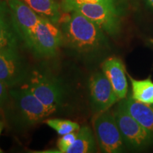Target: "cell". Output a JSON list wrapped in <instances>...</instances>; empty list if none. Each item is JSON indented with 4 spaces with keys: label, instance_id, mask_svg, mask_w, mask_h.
Instances as JSON below:
<instances>
[{
    "label": "cell",
    "instance_id": "obj_14",
    "mask_svg": "<svg viewBox=\"0 0 153 153\" xmlns=\"http://www.w3.org/2000/svg\"><path fill=\"white\" fill-rule=\"evenodd\" d=\"M39 16L56 24L61 19L60 6L55 0H22Z\"/></svg>",
    "mask_w": 153,
    "mask_h": 153
},
{
    "label": "cell",
    "instance_id": "obj_12",
    "mask_svg": "<svg viewBox=\"0 0 153 153\" xmlns=\"http://www.w3.org/2000/svg\"><path fill=\"white\" fill-rule=\"evenodd\" d=\"M20 39L7 0H0V49L17 48Z\"/></svg>",
    "mask_w": 153,
    "mask_h": 153
},
{
    "label": "cell",
    "instance_id": "obj_1",
    "mask_svg": "<svg viewBox=\"0 0 153 153\" xmlns=\"http://www.w3.org/2000/svg\"><path fill=\"white\" fill-rule=\"evenodd\" d=\"M62 25L63 41L80 53L97 52L108 45L105 32L78 11H70Z\"/></svg>",
    "mask_w": 153,
    "mask_h": 153
},
{
    "label": "cell",
    "instance_id": "obj_24",
    "mask_svg": "<svg viewBox=\"0 0 153 153\" xmlns=\"http://www.w3.org/2000/svg\"><path fill=\"white\" fill-rule=\"evenodd\" d=\"M152 43H153V40H152Z\"/></svg>",
    "mask_w": 153,
    "mask_h": 153
},
{
    "label": "cell",
    "instance_id": "obj_10",
    "mask_svg": "<svg viewBox=\"0 0 153 153\" xmlns=\"http://www.w3.org/2000/svg\"><path fill=\"white\" fill-rule=\"evenodd\" d=\"M20 39L24 41L39 23L42 17L22 0H7Z\"/></svg>",
    "mask_w": 153,
    "mask_h": 153
},
{
    "label": "cell",
    "instance_id": "obj_15",
    "mask_svg": "<svg viewBox=\"0 0 153 153\" xmlns=\"http://www.w3.org/2000/svg\"><path fill=\"white\" fill-rule=\"evenodd\" d=\"M96 152L94 136L90 128L84 126L77 132L74 143L68 149L66 153H90Z\"/></svg>",
    "mask_w": 153,
    "mask_h": 153
},
{
    "label": "cell",
    "instance_id": "obj_8",
    "mask_svg": "<svg viewBox=\"0 0 153 153\" xmlns=\"http://www.w3.org/2000/svg\"><path fill=\"white\" fill-rule=\"evenodd\" d=\"M28 75L17 48L0 49V80L9 88H14L26 81Z\"/></svg>",
    "mask_w": 153,
    "mask_h": 153
},
{
    "label": "cell",
    "instance_id": "obj_17",
    "mask_svg": "<svg viewBox=\"0 0 153 153\" xmlns=\"http://www.w3.org/2000/svg\"><path fill=\"white\" fill-rule=\"evenodd\" d=\"M44 123H46L51 128L55 130L60 136L72 132H77L81 128L76 122L70 120L60 119V118L47 119L44 120Z\"/></svg>",
    "mask_w": 153,
    "mask_h": 153
},
{
    "label": "cell",
    "instance_id": "obj_23",
    "mask_svg": "<svg viewBox=\"0 0 153 153\" xmlns=\"http://www.w3.org/2000/svg\"><path fill=\"white\" fill-rule=\"evenodd\" d=\"M0 121H2V120H1V116H0Z\"/></svg>",
    "mask_w": 153,
    "mask_h": 153
},
{
    "label": "cell",
    "instance_id": "obj_18",
    "mask_svg": "<svg viewBox=\"0 0 153 153\" xmlns=\"http://www.w3.org/2000/svg\"><path fill=\"white\" fill-rule=\"evenodd\" d=\"M78 132V131H77ZM77 132H72L62 135L57 141V148L59 152L66 153V151L73 144L77 137Z\"/></svg>",
    "mask_w": 153,
    "mask_h": 153
},
{
    "label": "cell",
    "instance_id": "obj_2",
    "mask_svg": "<svg viewBox=\"0 0 153 153\" xmlns=\"http://www.w3.org/2000/svg\"><path fill=\"white\" fill-rule=\"evenodd\" d=\"M63 9L68 12L78 11L90 19L110 36H116L120 31L118 14L99 2H86L79 0H63Z\"/></svg>",
    "mask_w": 153,
    "mask_h": 153
},
{
    "label": "cell",
    "instance_id": "obj_21",
    "mask_svg": "<svg viewBox=\"0 0 153 153\" xmlns=\"http://www.w3.org/2000/svg\"><path fill=\"white\" fill-rule=\"evenodd\" d=\"M145 2L150 9H153V0H145Z\"/></svg>",
    "mask_w": 153,
    "mask_h": 153
},
{
    "label": "cell",
    "instance_id": "obj_11",
    "mask_svg": "<svg viewBox=\"0 0 153 153\" xmlns=\"http://www.w3.org/2000/svg\"><path fill=\"white\" fill-rule=\"evenodd\" d=\"M102 72L106 76L119 100L126 98L128 94V81L126 69L118 57L107 58L101 65Z\"/></svg>",
    "mask_w": 153,
    "mask_h": 153
},
{
    "label": "cell",
    "instance_id": "obj_20",
    "mask_svg": "<svg viewBox=\"0 0 153 153\" xmlns=\"http://www.w3.org/2000/svg\"><path fill=\"white\" fill-rule=\"evenodd\" d=\"M96 1L106 6L111 10L119 15V11H118V9L116 7V0H96Z\"/></svg>",
    "mask_w": 153,
    "mask_h": 153
},
{
    "label": "cell",
    "instance_id": "obj_13",
    "mask_svg": "<svg viewBox=\"0 0 153 153\" xmlns=\"http://www.w3.org/2000/svg\"><path fill=\"white\" fill-rule=\"evenodd\" d=\"M122 101L128 113L153 135V104L137 101L132 97L124 99Z\"/></svg>",
    "mask_w": 153,
    "mask_h": 153
},
{
    "label": "cell",
    "instance_id": "obj_5",
    "mask_svg": "<svg viewBox=\"0 0 153 153\" xmlns=\"http://www.w3.org/2000/svg\"><path fill=\"white\" fill-rule=\"evenodd\" d=\"M113 113L125 145L131 148L139 150L152 144V134L145 129L128 113L123 101L118 105Z\"/></svg>",
    "mask_w": 153,
    "mask_h": 153
},
{
    "label": "cell",
    "instance_id": "obj_16",
    "mask_svg": "<svg viewBox=\"0 0 153 153\" xmlns=\"http://www.w3.org/2000/svg\"><path fill=\"white\" fill-rule=\"evenodd\" d=\"M131 82L132 98L135 100L153 104V82L150 78L137 80L128 74Z\"/></svg>",
    "mask_w": 153,
    "mask_h": 153
},
{
    "label": "cell",
    "instance_id": "obj_9",
    "mask_svg": "<svg viewBox=\"0 0 153 153\" xmlns=\"http://www.w3.org/2000/svg\"><path fill=\"white\" fill-rule=\"evenodd\" d=\"M89 93L92 109L96 114L109 110L119 100L103 72H97L89 79Z\"/></svg>",
    "mask_w": 153,
    "mask_h": 153
},
{
    "label": "cell",
    "instance_id": "obj_7",
    "mask_svg": "<svg viewBox=\"0 0 153 153\" xmlns=\"http://www.w3.org/2000/svg\"><path fill=\"white\" fill-rule=\"evenodd\" d=\"M9 96L26 123L33 125L43 121L44 118L55 111L43 104L28 88L24 86L9 90Z\"/></svg>",
    "mask_w": 153,
    "mask_h": 153
},
{
    "label": "cell",
    "instance_id": "obj_22",
    "mask_svg": "<svg viewBox=\"0 0 153 153\" xmlns=\"http://www.w3.org/2000/svg\"><path fill=\"white\" fill-rule=\"evenodd\" d=\"M3 128H4V123H3V121H0V135H1V132H2ZM2 152H3L2 150H1V149L0 148V153H1Z\"/></svg>",
    "mask_w": 153,
    "mask_h": 153
},
{
    "label": "cell",
    "instance_id": "obj_6",
    "mask_svg": "<svg viewBox=\"0 0 153 153\" xmlns=\"http://www.w3.org/2000/svg\"><path fill=\"white\" fill-rule=\"evenodd\" d=\"M96 137L102 152H123L125 143L118 129L114 113L109 110L96 114L93 120Z\"/></svg>",
    "mask_w": 153,
    "mask_h": 153
},
{
    "label": "cell",
    "instance_id": "obj_19",
    "mask_svg": "<svg viewBox=\"0 0 153 153\" xmlns=\"http://www.w3.org/2000/svg\"><path fill=\"white\" fill-rule=\"evenodd\" d=\"M8 89L7 85L0 80V109L6 106L9 101L10 96Z\"/></svg>",
    "mask_w": 153,
    "mask_h": 153
},
{
    "label": "cell",
    "instance_id": "obj_3",
    "mask_svg": "<svg viewBox=\"0 0 153 153\" xmlns=\"http://www.w3.org/2000/svg\"><path fill=\"white\" fill-rule=\"evenodd\" d=\"M62 42V31L55 24L43 17L24 41L26 45L36 54L48 57L54 55Z\"/></svg>",
    "mask_w": 153,
    "mask_h": 153
},
{
    "label": "cell",
    "instance_id": "obj_4",
    "mask_svg": "<svg viewBox=\"0 0 153 153\" xmlns=\"http://www.w3.org/2000/svg\"><path fill=\"white\" fill-rule=\"evenodd\" d=\"M23 86L28 88L45 106L56 111L62 103L64 96L63 88L53 76L33 71L28 74Z\"/></svg>",
    "mask_w": 153,
    "mask_h": 153
}]
</instances>
